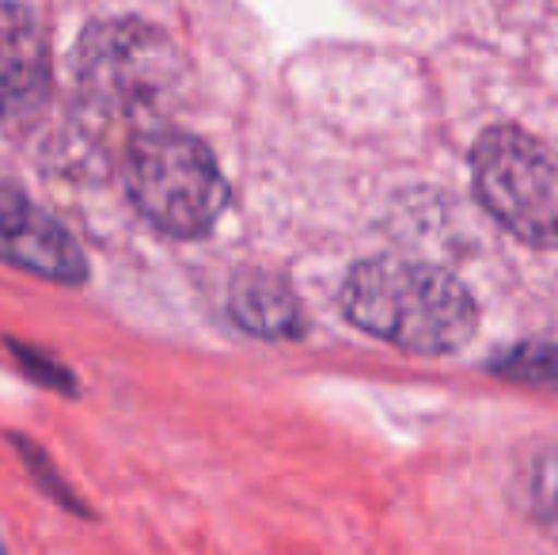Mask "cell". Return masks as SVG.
Returning <instances> with one entry per match:
<instances>
[{"label": "cell", "instance_id": "cell-8", "mask_svg": "<svg viewBox=\"0 0 558 555\" xmlns=\"http://www.w3.org/2000/svg\"><path fill=\"white\" fill-rule=\"evenodd\" d=\"M494 373L524 381V385L558 388V342H521L494 362Z\"/></svg>", "mask_w": 558, "mask_h": 555}, {"label": "cell", "instance_id": "cell-7", "mask_svg": "<svg viewBox=\"0 0 558 555\" xmlns=\"http://www.w3.org/2000/svg\"><path fill=\"white\" fill-rule=\"evenodd\" d=\"M232 316L247 331L266 339H293L304 331V312L296 293L274 275H243L232 286Z\"/></svg>", "mask_w": 558, "mask_h": 555}, {"label": "cell", "instance_id": "cell-2", "mask_svg": "<svg viewBox=\"0 0 558 555\" xmlns=\"http://www.w3.org/2000/svg\"><path fill=\"white\" fill-rule=\"evenodd\" d=\"M130 198L168 237H202L228 206V186L214 153L179 130H148L125 156Z\"/></svg>", "mask_w": 558, "mask_h": 555}, {"label": "cell", "instance_id": "cell-5", "mask_svg": "<svg viewBox=\"0 0 558 555\" xmlns=\"http://www.w3.org/2000/svg\"><path fill=\"white\" fill-rule=\"evenodd\" d=\"M0 260L53 281L84 278V255L73 237L12 186H0Z\"/></svg>", "mask_w": 558, "mask_h": 555}, {"label": "cell", "instance_id": "cell-9", "mask_svg": "<svg viewBox=\"0 0 558 555\" xmlns=\"http://www.w3.org/2000/svg\"><path fill=\"white\" fill-rule=\"evenodd\" d=\"M0 555H4V544H0Z\"/></svg>", "mask_w": 558, "mask_h": 555}, {"label": "cell", "instance_id": "cell-6", "mask_svg": "<svg viewBox=\"0 0 558 555\" xmlns=\"http://www.w3.org/2000/svg\"><path fill=\"white\" fill-rule=\"evenodd\" d=\"M50 88V53L23 4H0V119L31 114Z\"/></svg>", "mask_w": 558, "mask_h": 555}, {"label": "cell", "instance_id": "cell-1", "mask_svg": "<svg viewBox=\"0 0 558 555\" xmlns=\"http://www.w3.org/2000/svg\"><path fill=\"white\" fill-rule=\"evenodd\" d=\"M350 324L411 354L463 350L478 327L475 297L441 267L407 260H368L342 286Z\"/></svg>", "mask_w": 558, "mask_h": 555}, {"label": "cell", "instance_id": "cell-3", "mask_svg": "<svg viewBox=\"0 0 558 555\" xmlns=\"http://www.w3.org/2000/svg\"><path fill=\"white\" fill-rule=\"evenodd\" d=\"M171 50L156 31L111 23L84 38L81 96L107 126H125L133 137L156 130V119L171 99Z\"/></svg>", "mask_w": 558, "mask_h": 555}, {"label": "cell", "instance_id": "cell-4", "mask_svg": "<svg viewBox=\"0 0 558 555\" xmlns=\"http://www.w3.org/2000/svg\"><path fill=\"white\" fill-rule=\"evenodd\" d=\"M483 209L529 248L558 244V156L517 126H494L471 153Z\"/></svg>", "mask_w": 558, "mask_h": 555}]
</instances>
